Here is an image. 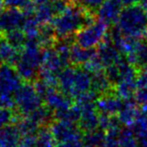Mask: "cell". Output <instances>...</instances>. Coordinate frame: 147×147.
Returning a JSON list of instances; mask_svg holds the SVG:
<instances>
[{"mask_svg":"<svg viewBox=\"0 0 147 147\" xmlns=\"http://www.w3.org/2000/svg\"><path fill=\"white\" fill-rule=\"evenodd\" d=\"M89 24V16L84 9L67 6L53 19V29L60 38H67Z\"/></svg>","mask_w":147,"mask_h":147,"instance_id":"cell-1","label":"cell"},{"mask_svg":"<svg viewBox=\"0 0 147 147\" xmlns=\"http://www.w3.org/2000/svg\"><path fill=\"white\" fill-rule=\"evenodd\" d=\"M60 88L66 95L82 96L92 87V79L89 70L82 69H67L59 74Z\"/></svg>","mask_w":147,"mask_h":147,"instance_id":"cell-2","label":"cell"},{"mask_svg":"<svg viewBox=\"0 0 147 147\" xmlns=\"http://www.w3.org/2000/svg\"><path fill=\"white\" fill-rule=\"evenodd\" d=\"M117 24L122 34L137 36L142 33L147 26V14L142 7L134 4L128 5L122 9Z\"/></svg>","mask_w":147,"mask_h":147,"instance_id":"cell-3","label":"cell"},{"mask_svg":"<svg viewBox=\"0 0 147 147\" xmlns=\"http://www.w3.org/2000/svg\"><path fill=\"white\" fill-rule=\"evenodd\" d=\"M42 55L36 42L29 41L24 49L21 55L16 61V69L20 76L24 80H31L38 74L39 67H41Z\"/></svg>","mask_w":147,"mask_h":147,"instance_id":"cell-4","label":"cell"},{"mask_svg":"<svg viewBox=\"0 0 147 147\" xmlns=\"http://www.w3.org/2000/svg\"><path fill=\"white\" fill-rule=\"evenodd\" d=\"M107 32V24L102 21L87 24L78 31L76 42L85 49H94L102 42Z\"/></svg>","mask_w":147,"mask_h":147,"instance_id":"cell-5","label":"cell"},{"mask_svg":"<svg viewBox=\"0 0 147 147\" xmlns=\"http://www.w3.org/2000/svg\"><path fill=\"white\" fill-rule=\"evenodd\" d=\"M14 102L21 113L30 114L41 106V96L36 87L28 84H22L15 93Z\"/></svg>","mask_w":147,"mask_h":147,"instance_id":"cell-6","label":"cell"},{"mask_svg":"<svg viewBox=\"0 0 147 147\" xmlns=\"http://www.w3.org/2000/svg\"><path fill=\"white\" fill-rule=\"evenodd\" d=\"M67 59L57 52V50H48L42 56L41 73L44 82H52L56 76L62 72L63 67L66 65Z\"/></svg>","mask_w":147,"mask_h":147,"instance_id":"cell-7","label":"cell"},{"mask_svg":"<svg viewBox=\"0 0 147 147\" xmlns=\"http://www.w3.org/2000/svg\"><path fill=\"white\" fill-rule=\"evenodd\" d=\"M18 70L10 64L0 65V95H12L22 85Z\"/></svg>","mask_w":147,"mask_h":147,"instance_id":"cell-8","label":"cell"},{"mask_svg":"<svg viewBox=\"0 0 147 147\" xmlns=\"http://www.w3.org/2000/svg\"><path fill=\"white\" fill-rule=\"evenodd\" d=\"M26 15L23 10L8 8L0 11V30L6 33L21 29L24 26Z\"/></svg>","mask_w":147,"mask_h":147,"instance_id":"cell-9","label":"cell"},{"mask_svg":"<svg viewBox=\"0 0 147 147\" xmlns=\"http://www.w3.org/2000/svg\"><path fill=\"white\" fill-rule=\"evenodd\" d=\"M122 5L119 0H106L98 9V19L106 24L117 22L122 11Z\"/></svg>","mask_w":147,"mask_h":147,"instance_id":"cell-10","label":"cell"},{"mask_svg":"<svg viewBox=\"0 0 147 147\" xmlns=\"http://www.w3.org/2000/svg\"><path fill=\"white\" fill-rule=\"evenodd\" d=\"M52 133L55 140L63 142L79 134V130L73 122L60 120L57 123L53 124L52 127Z\"/></svg>","mask_w":147,"mask_h":147,"instance_id":"cell-11","label":"cell"},{"mask_svg":"<svg viewBox=\"0 0 147 147\" xmlns=\"http://www.w3.org/2000/svg\"><path fill=\"white\" fill-rule=\"evenodd\" d=\"M131 73L130 67L127 63L120 62L119 60H117L112 66L108 67L106 75L110 82L121 84V82L129 80Z\"/></svg>","mask_w":147,"mask_h":147,"instance_id":"cell-12","label":"cell"},{"mask_svg":"<svg viewBox=\"0 0 147 147\" xmlns=\"http://www.w3.org/2000/svg\"><path fill=\"white\" fill-rule=\"evenodd\" d=\"M67 95L57 92L55 89L51 88H49L45 94L47 104L49 107H51L52 110H55L56 113L63 112V111H66L70 108V99L67 98Z\"/></svg>","mask_w":147,"mask_h":147,"instance_id":"cell-13","label":"cell"},{"mask_svg":"<svg viewBox=\"0 0 147 147\" xmlns=\"http://www.w3.org/2000/svg\"><path fill=\"white\" fill-rule=\"evenodd\" d=\"M96 59L101 66L110 67L118 60V52L110 42H104L99 46Z\"/></svg>","mask_w":147,"mask_h":147,"instance_id":"cell-14","label":"cell"},{"mask_svg":"<svg viewBox=\"0 0 147 147\" xmlns=\"http://www.w3.org/2000/svg\"><path fill=\"white\" fill-rule=\"evenodd\" d=\"M19 137L20 131L17 127L7 125L0 129V147H17Z\"/></svg>","mask_w":147,"mask_h":147,"instance_id":"cell-15","label":"cell"},{"mask_svg":"<svg viewBox=\"0 0 147 147\" xmlns=\"http://www.w3.org/2000/svg\"><path fill=\"white\" fill-rule=\"evenodd\" d=\"M98 109L102 111L105 114H113L120 112L122 109V103L119 98L113 96H105L98 101Z\"/></svg>","mask_w":147,"mask_h":147,"instance_id":"cell-16","label":"cell"},{"mask_svg":"<svg viewBox=\"0 0 147 147\" xmlns=\"http://www.w3.org/2000/svg\"><path fill=\"white\" fill-rule=\"evenodd\" d=\"M94 57L93 49H85L81 47L80 45L72 46L70 49L69 58L76 65H80L82 63H88Z\"/></svg>","mask_w":147,"mask_h":147,"instance_id":"cell-17","label":"cell"},{"mask_svg":"<svg viewBox=\"0 0 147 147\" xmlns=\"http://www.w3.org/2000/svg\"><path fill=\"white\" fill-rule=\"evenodd\" d=\"M3 3L8 8L21 9L24 13L34 12L32 0H3Z\"/></svg>","mask_w":147,"mask_h":147,"instance_id":"cell-18","label":"cell"},{"mask_svg":"<svg viewBox=\"0 0 147 147\" xmlns=\"http://www.w3.org/2000/svg\"><path fill=\"white\" fill-rule=\"evenodd\" d=\"M109 79L107 75L101 73L100 71H95L92 79V87L95 89L96 92H103L109 87Z\"/></svg>","mask_w":147,"mask_h":147,"instance_id":"cell-19","label":"cell"},{"mask_svg":"<svg viewBox=\"0 0 147 147\" xmlns=\"http://www.w3.org/2000/svg\"><path fill=\"white\" fill-rule=\"evenodd\" d=\"M26 36L21 29L13 30L7 33V41L14 48H20L24 44Z\"/></svg>","mask_w":147,"mask_h":147,"instance_id":"cell-20","label":"cell"},{"mask_svg":"<svg viewBox=\"0 0 147 147\" xmlns=\"http://www.w3.org/2000/svg\"><path fill=\"white\" fill-rule=\"evenodd\" d=\"M53 133L49 131H41L38 134V138L35 140L34 147H53V141H55Z\"/></svg>","mask_w":147,"mask_h":147,"instance_id":"cell-21","label":"cell"},{"mask_svg":"<svg viewBox=\"0 0 147 147\" xmlns=\"http://www.w3.org/2000/svg\"><path fill=\"white\" fill-rule=\"evenodd\" d=\"M133 140L129 131L124 130L119 134L118 137V145L119 147H133Z\"/></svg>","mask_w":147,"mask_h":147,"instance_id":"cell-22","label":"cell"},{"mask_svg":"<svg viewBox=\"0 0 147 147\" xmlns=\"http://www.w3.org/2000/svg\"><path fill=\"white\" fill-rule=\"evenodd\" d=\"M12 118V112L9 108L0 107V129L9 125Z\"/></svg>","mask_w":147,"mask_h":147,"instance_id":"cell-23","label":"cell"},{"mask_svg":"<svg viewBox=\"0 0 147 147\" xmlns=\"http://www.w3.org/2000/svg\"><path fill=\"white\" fill-rule=\"evenodd\" d=\"M82 7L87 9L91 10V11H95L98 10V8L101 6L106 0H80Z\"/></svg>","mask_w":147,"mask_h":147,"instance_id":"cell-24","label":"cell"},{"mask_svg":"<svg viewBox=\"0 0 147 147\" xmlns=\"http://www.w3.org/2000/svg\"><path fill=\"white\" fill-rule=\"evenodd\" d=\"M14 104L15 102H14L11 95H0V107L9 109Z\"/></svg>","mask_w":147,"mask_h":147,"instance_id":"cell-25","label":"cell"},{"mask_svg":"<svg viewBox=\"0 0 147 147\" xmlns=\"http://www.w3.org/2000/svg\"><path fill=\"white\" fill-rule=\"evenodd\" d=\"M119 1L122 3V4H125V5H132L137 1V0H119Z\"/></svg>","mask_w":147,"mask_h":147,"instance_id":"cell-26","label":"cell"},{"mask_svg":"<svg viewBox=\"0 0 147 147\" xmlns=\"http://www.w3.org/2000/svg\"><path fill=\"white\" fill-rule=\"evenodd\" d=\"M32 1H33V3H35V4L39 5V4H42V3L49 1V0H32Z\"/></svg>","mask_w":147,"mask_h":147,"instance_id":"cell-27","label":"cell"},{"mask_svg":"<svg viewBox=\"0 0 147 147\" xmlns=\"http://www.w3.org/2000/svg\"><path fill=\"white\" fill-rule=\"evenodd\" d=\"M1 45H2V40H0V65L2 63V56H1Z\"/></svg>","mask_w":147,"mask_h":147,"instance_id":"cell-28","label":"cell"},{"mask_svg":"<svg viewBox=\"0 0 147 147\" xmlns=\"http://www.w3.org/2000/svg\"><path fill=\"white\" fill-rule=\"evenodd\" d=\"M0 8H1V6H0Z\"/></svg>","mask_w":147,"mask_h":147,"instance_id":"cell-29","label":"cell"}]
</instances>
